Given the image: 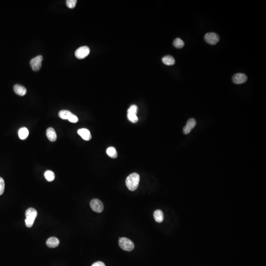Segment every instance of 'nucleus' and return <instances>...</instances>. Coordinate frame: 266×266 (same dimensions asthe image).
I'll use <instances>...</instances> for the list:
<instances>
[{"label": "nucleus", "mask_w": 266, "mask_h": 266, "mask_svg": "<svg viewBox=\"0 0 266 266\" xmlns=\"http://www.w3.org/2000/svg\"><path fill=\"white\" fill-rule=\"evenodd\" d=\"M139 180L140 177L138 174L136 173L131 174L126 180V184L127 188L132 191L136 190L139 186Z\"/></svg>", "instance_id": "obj_1"}, {"label": "nucleus", "mask_w": 266, "mask_h": 266, "mask_svg": "<svg viewBox=\"0 0 266 266\" xmlns=\"http://www.w3.org/2000/svg\"><path fill=\"white\" fill-rule=\"evenodd\" d=\"M38 212L34 208H29L26 211L25 215L26 218L25 220L26 226L28 228L32 227L34 221L37 217Z\"/></svg>", "instance_id": "obj_2"}, {"label": "nucleus", "mask_w": 266, "mask_h": 266, "mask_svg": "<svg viewBox=\"0 0 266 266\" xmlns=\"http://www.w3.org/2000/svg\"><path fill=\"white\" fill-rule=\"evenodd\" d=\"M119 245L122 249L127 251H132L134 249L135 247L133 242L130 239L125 237L119 239Z\"/></svg>", "instance_id": "obj_3"}, {"label": "nucleus", "mask_w": 266, "mask_h": 266, "mask_svg": "<svg viewBox=\"0 0 266 266\" xmlns=\"http://www.w3.org/2000/svg\"><path fill=\"white\" fill-rule=\"evenodd\" d=\"M204 39L207 43L211 45H215L219 42L220 38L219 36L215 33H208L205 34Z\"/></svg>", "instance_id": "obj_4"}, {"label": "nucleus", "mask_w": 266, "mask_h": 266, "mask_svg": "<svg viewBox=\"0 0 266 266\" xmlns=\"http://www.w3.org/2000/svg\"><path fill=\"white\" fill-rule=\"evenodd\" d=\"M90 207L95 212L100 213L104 210V205L100 200L97 199H94L91 200L90 203Z\"/></svg>", "instance_id": "obj_5"}, {"label": "nucleus", "mask_w": 266, "mask_h": 266, "mask_svg": "<svg viewBox=\"0 0 266 266\" xmlns=\"http://www.w3.org/2000/svg\"><path fill=\"white\" fill-rule=\"evenodd\" d=\"M90 50L88 46H81L76 50L75 56L78 59H82L86 57L90 53Z\"/></svg>", "instance_id": "obj_6"}, {"label": "nucleus", "mask_w": 266, "mask_h": 266, "mask_svg": "<svg viewBox=\"0 0 266 266\" xmlns=\"http://www.w3.org/2000/svg\"><path fill=\"white\" fill-rule=\"evenodd\" d=\"M43 60V57L42 55H39L37 57L33 58L30 61V65L33 70L38 71L42 67V62Z\"/></svg>", "instance_id": "obj_7"}, {"label": "nucleus", "mask_w": 266, "mask_h": 266, "mask_svg": "<svg viewBox=\"0 0 266 266\" xmlns=\"http://www.w3.org/2000/svg\"><path fill=\"white\" fill-rule=\"evenodd\" d=\"M197 124L196 120L194 118H190L187 122L186 124L183 129V132L185 135L189 134Z\"/></svg>", "instance_id": "obj_8"}, {"label": "nucleus", "mask_w": 266, "mask_h": 266, "mask_svg": "<svg viewBox=\"0 0 266 266\" xmlns=\"http://www.w3.org/2000/svg\"><path fill=\"white\" fill-rule=\"evenodd\" d=\"M247 80V76L244 74H234L232 77L233 81L236 84H240L246 83Z\"/></svg>", "instance_id": "obj_9"}, {"label": "nucleus", "mask_w": 266, "mask_h": 266, "mask_svg": "<svg viewBox=\"0 0 266 266\" xmlns=\"http://www.w3.org/2000/svg\"><path fill=\"white\" fill-rule=\"evenodd\" d=\"M77 133L85 141H89L92 138L90 131L87 129H80L77 131Z\"/></svg>", "instance_id": "obj_10"}, {"label": "nucleus", "mask_w": 266, "mask_h": 266, "mask_svg": "<svg viewBox=\"0 0 266 266\" xmlns=\"http://www.w3.org/2000/svg\"><path fill=\"white\" fill-rule=\"evenodd\" d=\"M14 89L15 93L19 96H24L27 93L26 88L19 84H15L14 86Z\"/></svg>", "instance_id": "obj_11"}, {"label": "nucleus", "mask_w": 266, "mask_h": 266, "mask_svg": "<svg viewBox=\"0 0 266 266\" xmlns=\"http://www.w3.org/2000/svg\"><path fill=\"white\" fill-rule=\"evenodd\" d=\"M46 243L48 247H50V248H55L59 246L60 242L57 238L51 237V238H49L47 239Z\"/></svg>", "instance_id": "obj_12"}, {"label": "nucleus", "mask_w": 266, "mask_h": 266, "mask_svg": "<svg viewBox=\"0 0 266 266\" xmlns=\"http://www.w3.org/2000/svg\"><path fill=\"white\" fill-rule=\"evenodd\" d=\"M46 136L49 141L51 142H55L57 139V135L55 131L52 128H49L46 131Z\"/></svg>", "instance_id": "obj_13"}, {"label": "nucleus", "mask_w": 266, "mask_h": 266, "mask_svg": "<svg viewBox=\"0 0 266 266\" xmlns=\"http://www.w3.org/2000/svg\"><path fill=\"white\" fill-rule=\"evenodd\" d=\"M154 215V218L156 221L158 223H161L164 220V215L163 212H162V211L160 209H157L156 211H155L153 214Z\"/></svg>", "instance_id": "obj_14"}, {"label": "nucleus", "mask_w": 266, "mask_h": 266, "mask_svg": "<svg viewBox=\"0 0 266 266\" xmlns=\"http://www.w3.org/2000/svg\"><path fill=\"white\" fill-rule=\"evenodd\" d=\"M162 62L167 66H172L175 63V60L172 56L167 55L163 57Z\"/></svg>", "instance_id": "obj_15"}, {"label": "nucleus", "mask_w": 266, "mask_h": 266, "mask_svg": "<svg viewBox=\"0 0 266 266\" xmlns=\"http://www.w3.org/2000/svg\"><path fill=\"white\" fill-rule=\"evenodd\" d=\"M29 135V131L25 127H23L19 129L18 131V136L21 139L24 140L26 139Z\"/></svg>", "instance_id": "obj_16"}, {"label": "nucleus", "mask_w": 266, "mask_h": 266, "mask_svg": "<svg viewBox=\"0 0 266 266\" xmlns=\"http://www.w3.org/2000/svg\"><path fill=\"white\" fill-rule=\"evenodd\" d=\"M73 114L72 112L67 110H62L59 112V116L63 119H69Z\"/></svg>", "instance_id": "obj_17"}, {"label": "nucleus", "mask_w": 266, "mask_h": 266, "mask_svg": "<svg viewBox=\"0 0 266 266\" xmlns=\"http://www.w3.org/2000/svg\"><path fill=\"white\" fill-rule=\"evenodd\" d=\"M107 153L109 156L112 158H115L117 157V153L114 147H108L107 149Z\"/></svg>", "instance_id": "obj_18"}, {"label": "nucleus", "mask_w": 266, "mask_h": 266, "mask_svg": "<svg viewBox=\"0 0 266 266\" xmlns=\"http://www.w3.org/2000/svg\"><path fill=\"white\" fill-rule=\"evenodd\" d=\"M173 45L174 47L177 49H181L184 45L183 41L180 38H176L173 42Z\"/></svg>", "instance_id": "obj_19"}, {"label": "nucleus", "mask_w": 266, "mask_h": 266, "mask_svg": "<svg viewBox=\"0 0 266 266\" xmlns=\"http://www.w3.org/2000/svg\"><path fill=\"white\" fill-rule=\"evenodd\" d=\"M45 178H46L48 181H52L55 178L54 173L52 171H46L45 173Z\"/></svg>", "instance_id": "obj_20"}, {"label": "nucleus", "mask_w": 266, "mask_h": 266, "mask_svg": "<svg viewBox=\"0 0 266 266\" xmlns=\"http://www.w3.org/2000/svg\"><path fill=\"white\" fill-rule=\"evenodd\" d=\"M127 117L128 120L133 123H136L138 121V117L136 114L132 113H127Z\"/></svg>", "instance_id": "obj_21"}, {"label": "nucleus", "mask_w": 266, "mask_h": 266, "mask_svg": "<svg viewBox=\"0 0 266 266\" xmlns=\"http://www.w3.org/2000/svg\"><path fill=\"white\" fill-rule=\"evenodd\" d=\"M77 3V0H67L66 1L67 6L70 8H74L76 7Z\"/></svg>", "instance_id": "obj_22"}, {"label": "nucleus", "mask_w": 266, "mask_h": 266, "mask_svg": "<svg viewBox=\"0 0 266 266\" xmlns=\"http://www.w3.org/2000/svg\"><path fill=\"white\" fill-rule=\"evenodd\" d=\"M5 187V184L4 180L2 177H0V196L3 194L4 192Z\"/></svg>", "instance_id": "obj_23"}, {"label": "nucleus", "mask_w": 266, "mask_h": 266, "mask_svg": "<svg viewBox=\"0 0 266 266\" xmlns=\"http://www.w3.org/2000/svg\"><path fill=\"white\" fill-rule=\"evenodd\" d=\"M137 111H138V107L135 105H131L130 108H129L127 113L136 114Z\"/></svg>", "instance_id": "obj_24"}, {"label": "nucleus", "mask_w": 266, "mask_h": 266, "mask_svg": "<svg viewBox=\"0 0 266 266\" xmlns=\"http://www.w3.org/2000/svg\"><path fill=\"white\" fill-rule=\"evenodd\" d=\"M69 121L70 122H72V123H77V122L78 121V118H77V116H76V115L73 114L70 116V117L69 118V119H68Z\"/></svg>", "instance_id": "obj_25"}, {"label": "nucleus", "mask_w": 266, "mask_h": 266, "mask_svg": "<svg viewBox=\"0 0 266 266\" xmlns=\"http://www.w3.org/2000/svg\"><path fill=\"white\" fill-rule=\"evenodd\" d=\"M92 266H105L103 262H101V261H98V262H95L92 265Z\"/></svg>", "instance_id": "obj_26"}]
</instances>
